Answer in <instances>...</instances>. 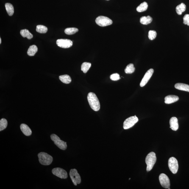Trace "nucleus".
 I'll use <instances>...</instances> for the list:
<instances>
[{
	"instance_id": "33",
	"label": "nucleus",
	"mask_w": 189,
	"mask_h": 189,
	"mask_svg": "<svg viewBox=\"0 0 189 189\" xmlns=\"http://www.w3.org/2000/svg\"><path fill=\"white\" fill-rule=\"evenodd\" d=\"M107 1H109V0H107Z\"/></svg>"
},
{
	"instance_id": "23",
	"label": "nucleus",
	"mask_w": 189,
	"mask_h": 189,
	"mask_svg": "<svg viewBox=\"0 0 189 189\" xmlns=\"http://www.w3.org/2000/svg\"><path fill=\"white\" fill-rule=\"evenodd\" d=\"M148 5L147 3L144 2L140 5L137 8V11L139 12H142L145 11L148 8Z\"/></svg>"
},
{
	"instance_id": "2",
	"label": "nucleus",
	"mask_w": 189,
	"mask_h": 189,
	"mask_svg": "<svg viewBox=\"0 0 189 189\" xmlns=\"http://www.w3.org/2000/svg\"><path fill=\"white\" fill-rule=\"evenodd\" d=\"M157 160L155 153L150 152L148 154L145 159V162L147 165L146 170L147 172L150 171L152 169Z\"/></svg>"
},
{
	"instance_id": "5",
	"label": "nucleus",
	"mask_w": 189,
	"mask_h": 189,
	"mask_svg": "<svg viewBox=\"0 0 189 189\" xmlns=\"http://www.w3.org/2000/svg\"><path fill=\"white\" fill-rule=\"evenodd\" d=\"M98 25L101 27H105L110 25L112 24V21L110 18L104 16H100L96 18L95 20Z\"/></svg>"
},
{
	"instance_id": "29",
	"label": "nucleus",
	"mask_w": 189,
	"mask_h": 189,
	"mask_svg": "<svg viewBox=\"0 0 189 189\" xmlns=\"http://www.w3.org/2000/svg\"><path fill=\"white\" fill-rule=\"evenodd\" d=\"M157 33L156 31L154 30H150L149 31L148 34V37L150 40H152L154 39L157 37Z\"/></svg>"
},
{
	"instance_id": "20",
	"label": "nucleus",
	"mask_w": 189,
	"mask_h": 189,
	"mask_svg": "<svg viewBox=\"0 0 189 189\" xmlns=\"http://www.w3.org/2000/svg\"><path fill=\"white\" fill-rule=\"evenodd\" d=\"M20 33L23 37H27L29 39H31L33 37V35L27 29L21 30L20 31Z\"/></svg>"
},
{
	"instance_id": "19",
	"label": "nucleus",
	"mask_w": 189,
	"mask_h": 189,
	"mask_svg": "<svg viewBox=\"0 0 189 189\" xmlns=\"http://www.w3.org/2000/svg\"><path fill=\"white\" fill-rule=\"evenodd\" d=\"M186 5L183 3H182L176 7V11L178 15H182L183 12L185 11L186 10Z\"/></svg>"
},
{
	"instance_id": "15",
	"label": "nucleus",
	"mask_w": 189,
	"mask_h": 189,
	"mask_svg": "<svg viewBox=\"0 0 189 189\" xmlns=\"http://www.w3.org/2000/svg\"><path fill=\"white\" fill-rule=\"evenodd\" d=\"M20 128L22 132L25 135L29 136L32 134V130L27 125L25 124H22L20 125Z\"/></svg>"
},
{
	"instance_id": "18",
	"label": "nucleus",
	"mask_w": 189,
	"mask_h": 189,
	"mask_svg": "<svg viewBox=\"0 0 189 189\" xmlns=\"http://www.w3.org/2000/svg\"><path fill=\"white\" fill-rule=\"evenodd\" d=\"M38 51V48L35 45H33L29 47L28 49L27 53L29 56H33L35 55L36 53Z\"/></svg>"
},
{
	"instance_id": "31",
	"label": "nucleus",
	"mask_w": 189,
	"mask_h": 189,
	"mask_svg": "<svg viewBox=\"0 0 189 189\" xmlns=\"http://www.w3.org/2000/svg\"><path fill=\"white\" fill-rule=\"evenodd\" d=\"M183 23L189 26V15L186 14L183 17Z\"/></svg>"
},
{
	"instance_id": "4",
	"label": "nucleus",
	"mask_w": 189,
	"mask_h": 189,
	"mask_svg": "<svg viewBox=\"0 0 189 189\" xmlns=\"http://www.w3.org/2000/svg\"><path fill=\"white\" fill-rule=\"evenodd\" d=\"M51 140L54 142V144L61 150H66L67 148L66 142L61 140L59 137L55 134H51Z\"/></svg>"
},
{
	"instance_id": "10",
	"label": "nucleus",
	"mask_w": 189,
	"mask_h": 189,
	"mask_svg": "<svg viewBox=\"0 0 189 189\" xmlns=\"http://www.w3.org/2000/svg\"><path fill=\"white\" fill-rule=\"evenodd\" d=\"M159 180L161 185L164 188H168L170 186V180L168 176L164 173H162L159 176Z\"/></svg>"
},
{
	"instance_id": "6",
	"label": "nucleus",
	"mask_w": 189,
	"mask_h": 189,
	"mask_svg": "<svg viewBox=\"0 0 189 189\" xmlns=\"http://www.w3.org/2000/svg\"><path fill=\"white\" fill-rule=\"evenodd\" d=\"M168 165L170 171L173 174L177 173L178 170L179 165L178 160L175 158H170L168 160Z\"/></svg>"
},
{
	"instance_id": "11",
	"label": "nucleus",
	"mask_w": 189,
	"mask_h": 189,
	"mask_svg": "<svg viewBox=\"0 0 189 189\" xmlns=\"http://www.w3.org/2000/svg\"><path fill=\"white\" fill-rule=\"evenodd\" d=\"M57 44L59 47L67 48L72 46L73 42L67 39H59L57 41Z\"/></svg>"
},
{
	"instance_id": "28",
	"label": "nucleus",
	"mask_w": 189,
	"mask_h": 189,
	"mask_svg": "<svg viewBox=\"0 0 189 189\" xmlns=\"http://www.w3.org/2000/svg\"><path fill=\"white\" fill-rule=\"evenodd\" d=\"M7 121L5 118H2L0 120V131L3 130L7 127Z\"/></svg>"
},
{
	"instance_id": "27",
	"label": "nucleus",
	"mask_w": 189,
	"mask_h": 189,
	"mask_svg": "<svg viewBox=\"0 0 189 189\" xmlns=\"http://www.w3.org/2000/svg\"><path fill=\"white\" fill-rule=\"evenodd\" d=\"M78 31V29L76 28H68L65 29V32L67 35H72L77 32Z\"/></svg>"
},
{
	"instance_id": "8",
	"label": "nucleus",
	"mask_w": 189,
	"mask_h": 189,
	"mask_svg": "<svg viewBox=\"0 0 189 189\" xmlns=\"http://www.w3.org/2000/svg\"><path fill=\"white\" fill-rule=\"evenodd\" d=\"M69 176L73 184L75 186L81 183V180L80 175L76 169H72L70 170Z\"/></svg>"
},
{
	"instance_id": "14",
	"label": "nucleus",
	"mask_w": 189,
	"mask_h": 189,
	"mask_svg": "<svg viewBox=\"0 0 189 189\" xmlns=\"http://www.w3.org/2000/svg\"><path fill=\"white\" fill-rule=\"evenodd\" d=\"M179 98L174 95H170L165 98V103L166 104H170L178 101Z\"/></svg>"
},
{
	"instance_id": "30",
	"label": "nucleus",
	"mask_w": 189,
	"mask_h": 189,
	"mask_svg": "<svg viewBox=\"0 0 189 189\" xmlns=\"http://www.w3.org/2000/svg\"><path fill=\"white\" fill-rule=\"evenodd\" d=\"M111 79L112 81H118L121 79L120 75L118 73H115L111 75L110 76Z\"/></svg>"
},
{
	"instance_id": "7",
	"label": "nucleus",
	"mask_w": 189,
	"mask_h": 189,
	"mask_svg": "<svg viewBox=\"0 0 189 189\" xmlns=\"http://www.w3.org/2000/svg\"><path fill=\"white\" fill-rule=\"evenodd\" d=\"M138 121L137 117L135 116H131L125 120L123 123V128L124 129H128L133 126Z\"/></svg>"
},
{
	"instance_id": "32",
	"label": "nucleus",
	"mask_w": 189,
	"mask_h": 189,
	"mask_svg": "<svg viewBox=\"0 0 189 189\" xmlns=\"http://www.w3.org/2000/svg\"><path fill=\"white\" fill-rule=\"evenodd\" d=\"M1 38H0V44H1Z\"/></svg>"
},
{
	"instance_id": "17",
	"label": "nucleus",
	"mask_w": 189,
	"mask_h": 189,
	"mask_svg": "<svg viewBox=\"0 0 189 189\" xmlns=\"http://www.w3.org/2000/svg\"><path fill=\"white\" fill-rule=\"evenodd\" d=\"M152 18L151 17L148 15V16H143L140 18V23L144 25L149 24L152 22Z\"/></svg>"
},
{
	"instance_id": "3",
	"label": "nucleus",
	"mask_w": 189,
	"mask_h": 189,
	"mask_svg": "<svg viewBox=\"0 0 189 189\" xmlns=\"http://www.w3.org/2000/svg\"><path fill=\"white\" fill-rule=\"evenodd\" d=\"M39 161L41 164L43 165H49L52 163L53 158L52 156L47 153L41 152L38 154Z\"/></svg>"
},
{
	"instance_id": "25",
	"label": "nucleus",
	"mask_w": 189,
	"mask_h": 189,
	"mask_svg": "<svg viewBox=\"0 0 189 189\" xmlns=\"http://www.w3.org/2000/svg\"><path fill=\"white\" fill-rule=\"evenodd\" d=\"M135 68L133 64L130 63L126 66L125 69V72L126 74H130L133 73L135 71Z\"/></svg>"
},
{
	"instance_id": "12",
	"label": "nucleus",
	"mask_w": 189,
	"mask_h": 189,
	"mask_svg": "<svg viewBox=\"0 0 189 189\" xmlns=\"http://www.w3.org/2000/svg\"><path fill=\"white\" fill-rule=\"evenodd\" d=\"M154 73V70L153 69H150L146 72L142 79L141 82H140V87H143L146 85L149 79H150Z\"/></svg>"
},
{
	"instance_id": "24",
	"label": "nucleus",
	"mask_w": 189,
	"mask_h": 189,
	"mask_svg": "<svg viewBox=\"0 0 189 189\" xmlns=\"http://www.w3.org/2000/svg\"><path fill=\"white\" fill-rule=\"evenodd\" d=\"M91 63L89 62H83L81 65V71H83L85 73H87L90 67L91 66Z\"/></svg>"
},
{
	"instance_id": "13",
	"label": "nucleus",
	"mask_w": 189,
	"mask_h": 189,
	"mask_svg": "<svg viewBox=\"0 0 189 189\" xmlns=\"http://www.w3.org/2000/svg\"><path fill=\"white\" fill-rule=\"evenodd\" d=\"M170 128L173 131H177L179 128V124L177 118L176 117H172L170 121Z\"/></svg>"
},
{
	"instance_id": "21",
	"label": "nucleus",
	"mask_w": 189,
	"mask_h": 189,
	"mask_svg": "<svg viewBox=\"0 0 189 189\" xmlns=\"http://www.w3.org/2000/svg\"><path fill=\"white\" fill-rule=\"evenodd\" d=\"M59 77L60 80L63 83L69 84L71 82V78L68 75H62L59 76Z\"/></svg>"
},
{
	"instance_id": "26",
	"label": "nucleus",
	"mask_w": 189,
	"mask_h": 189,
	"mask_svg": "<svg viewBox=\"0 0 189 189\" xmlns=\"http://www.w3.org/2000/svg\"><path fill=\"white\" fill-rule=\"evenodd\" d=\"M36 30L37 32L40 33H45L47 32V28L42 25H38L37 26Z\"/></svg>"
},
{
	"instance_id": "1",
	"label": "nucleus",
	"mask_w": 189,
	"mask_h": 189,
	"mask_svg": "<svg viewBox=\"0 0 189 189\" xmlns=\"http://www.w3.org/2000/svg\"><path fill=\"white\" fill-rule=\"evenodd\" d=\"M87 99L91 108L95 112H98L100 109V104L99 100L95 93L92 92L89 93Z\"/></svg>"
},
{
	"instance_id": "22",
	"label": "nucleus",
	"mask_w": 189,
	"mask_h": 189,
	"mask_svg": "<svg viewBox=\"0 0 189 189\" xmlns=\"http://www.w3.org/2000/svg\"><path fill=\"white\" fill-rule=\"evenodd\" d=\"M5 7L6 10L9 16H12L14 12V7L12 5L9 3H7L5 4Z\"/></svg>"
},
{
	"instance_id": "16",
	"label": "nucleus",
	"mask_w": 189,
	"mask_h": 189,
	"mask_svg": "<svg viewBox=\"0 0 189 189\" xmlns=\"http://www.w3.org/2000/svg\"><path fill=\"white\" fill-rule=\"evenodd\" d=\"M175 87L178 90L189 92V85L182 83H177L175 85Z\"/></svg>"
},
{
	"instance_id": "9",
	"label": "nucleus",
	"mask_w": 189,
	"mask_h": 189,
	"mask_svg": "<svg viewBox=\"0 0 189 189\" xmlns=\"http://www.w3.org/2000/svg\"><path fill=\"white\" fill-rule=\"evenodd\" d=\"M52 173L55 176L61 179H65L68 177V174L67 172L62 168H54L52 170Z\"/></svg>"
}]
</instances>
